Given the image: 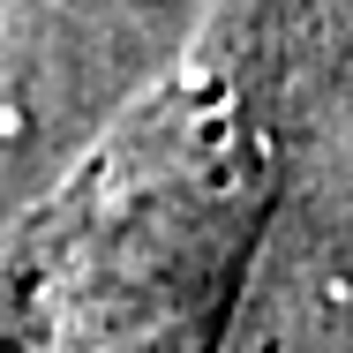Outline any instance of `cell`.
Returning a JSON list of instances; mask_svg holds the SVG:
<instances>
[{"mask_svg": "<svg viewBox=\"0 0 353 353\" xmlns=\"http://www.w3.org/2000/svg\"><path fill=\"white\" fill-rule=\"evenodd\" d=\"M30 136H38V113L15 90H0V150H30Z\"/></svg>", "mask_w": 353, "mask_h": 353, "instance_id": "cell-1", "label": "cell"}, {"mask_svg": "<svg viewBox=\"0 0 353 353\" xmlns=\"http://www.w3.org/2000/svg\"><path fill=\"white\" fill-rule=\"evenodd\" d=\"M316 301H323V316H346V308H353V271H323Z\"/></svg>", "mask_w": 353, "mask_h": 353, "instance_id": "cell-2", "label": "cell"}]
</instances>
